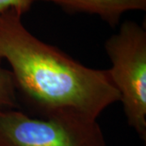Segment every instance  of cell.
Masks as SVG:
<instances>
[{"instance_id": "obj_6", "label": "cell", "mask_w": 146, "mask_h": 146, "mask_svg": "<svg viewBox=\"0 0 146 146\" xmlns=\"http://www.w3.org/2000/svg\"><path fill=\"white\" fill-rule=\"evenodd\" d=\"M39 0H0V15L9 10H15L22 16Z\"/></svg>"}, {"instance_id": "obj_3", "label": "cell", "mask_w": 146, "mask_h": 146, "mask_svg": "<svg viewBox=\"0 0 146 146\" xmlns=\"http://www.w3.org/2000/svg\"><path fill=\"white\" fill-rule=\"evenodd\" d=\"M0 146H106L98 120L72 115L33 117L0 110Z\"/></svg>"}, {"instance_id": "obj_2", "label": "cell", "mask_w": 146, "mask_h": 146, "mask_svg": "<svg viewBox=\"0 0 146 146\" xmlns=\"http://www.w3.org/2000/svg\"><path fill=\"white\" fill-rule=\"evenodd\" d=\"M110 78L120 95L128 125L146 141V30L126 21L105 42Z\"/></svg>"}, {"instance_id": "obj_5", "label": "cell", "mask_w": 146, "mask_h": 146, "mask_svg": "<svg viewBox=\"0 0 146 146\" xmlns=\"http://www.w3.org/2000/svg\"><path fill=\"white\" fill-rule=\"evenodd\" d=\"M0 60V110L19 109V101L10 70L1 65Z\"/></svg>"}, {"instance_id": "obj_4", "label": "cell", "mask_w": 146, "mask_h": 146, "mask_svg": "<svg viewBox=\"0 0 146 146\" xmlns=\"http://www.w3.org/2000/svg\"><path fill=\"white\" fill-rule=\"evenodd\" d=\"M51 3L68 13L98 16L111 28L119 25L122 16L130 11H145L146 0H39Z\"/></svg>"}, {"instance_id": "obj_1", "label": "cell", "mask_w": 146, "mask_h": 146, "mask_svg": "<svg viewBox=\"0 0 146 146\" xmlns=\"http://www.w3.org/2000/svg\"><path fill=\"white\" fill-rule=\"evenodd\" d=\"M22 15H0V60L10 66L18 98L40 118L72 115L98 120L120 95L108 70L83 65L29 31Z\"/></svg>"}]
</instances>
